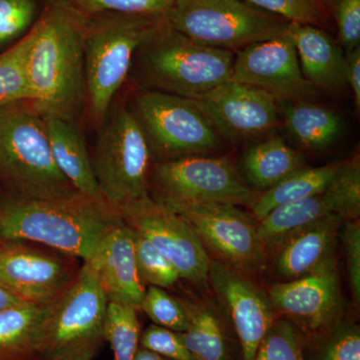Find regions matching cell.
Instances as JSON below:
<instances>
[{"label":"cell","mask_w":360,"mask_h":360,"mask_svg":"<svg viewBox=\"0 0 360 360\" xmlns=\"http://www.w3.org/2000/svg\"><path fill=\"white\" fill-rule=\"evenodd\" d=\"M77 271L63 258L22 241L0 240V284L26 302L45 305L53 302Z\"/></svg>","instance_id":"15"},{"label":"cell","mask_w":360,"mask_h":360,"mask_svg":"<svg viewBox=\"0 0 360 360\" xmlns=\"http://www.w3.org/2000/svg\"><path fill=\"white\" fill-rule=\"evenodd\" d=\"M342 165L343 162H335L323 167L302 168L257 196L251 205L253 214L260 220L278 206L321 193L333 181Z\"/></svg>","instance_id":"26"},{"label":"cell","mask_w":360,"mask_h":360,"mask_svg":"<svg viewBox=\"0 0 360 360\" xmlns=\"http://www.w3.org/2000/svg\"><path fill=\"white\" fill-rule=\"evenodd\" d=\"M120 219L106 203L78 193L20 198L0 208V240L40 243L86 262Z\"/></svg>","instance_id":"2"},{"label":"cell","mask_w":360,"mask_h":360,"mask_svg":"<svg viewBox=\"0 0 360 360\" xmlns=\"http://www.w3.org/2000/svg\"><path fill=\"white\" fill-rule=\"evenodd\" d=\"M188 328L179 333L182 342L195 360H231L224 326L212 309L184 302Z\"/></svg>","instance_id":"27"},{"label":"cell","mask_w":360,"mask_h":360,"mask_svg":"<svg viewBox=\"0 0 360 360\" xmlns=\"http://www.w3.org/2000/svg\"><path fill=\"white\" fill-rule=\"evenodd\" d=\"M120 215L174 265L180 278L208 283L212 260L200 236L179 213L146 195L123 208Z\"/></svg>","instance_id":"12"},{"label":"cell","mask_w":360,"mask_h":360,"mask_svg":"<svg viewBox=\"0 0 360 360\" xmlns=\"http://www.w3.org/2000/svg\"><path fill=\"white\" fill-rule=\"evenodd\" d=\"M34 0H0V45L20 37L35 16Z\"/></svg>","instance_id":"35"},{"label":"cell","mask_w":360,"mask_h":360,"mask_svg":"<svg viewBox=\"0 0 360 360\" xmlns=\"http://www.w3.org/2000/svg\"><path fill=\"white\" fill-rule=\"evenodd\" d=\"M342 221L340 215H328L285 236L278 243V274L291 281L335 269L336 238Z\"/></svg>","instance_id":"19"},{"label":"cell","mask_w":360,"mask_h":360,"mask_svg":"<svg viewBox=\"0 0 360 360\" xmlns=\"http://www.w3.org/2000/svg\"><path fill=\"white\" fill-rule=\"evenodd\" d=\"M321 360H360L359 328H338L322 348Z\"/></svg>","instance_id":"38"},{"label":"cell","mask_w":360,"mask_h":360,"mask_svg":"<svg viewBox=\"0 0 360 360\" xmlns=\"http://www.w3.org/2000/svg\"><path fill=\"white\" fill-rule=\"evenodd\" d=\"M134 360H170L161 356V355L151 352V350L146 349V348L139 347L135 354Z\"/></svg>","instance_id":"42"},{"label":"cell","mask_w":360,"mask_h":360,"mask_svg":"<svg viewBox=\"0 0 360 360\" xmlns=\"http://www.w3.org/2000/svg\"><path fill=\"white\" fill-rule=\"evenodd\" d=\"M167 18L115 14L87 20L86 103L97 124L105 122L113 98L131 70L135 52Z\"/></svg>","instance_id":"4"},{"label":"cell","mask_w":360,"mask_h":360,"mask_svg":"<svg viewBox=\"0 0 360 360\" xmlns=\"http://www.w3.org/2000/svg\"><path fill=\"white\" fill-rule=\"evenodd\" d=\"M96 350L94 349H84L82 352H75V354L68 355L60 360H92Z\"/></svg>","instance_id":"43"},{"label":"cell","mask_w":360,"mask_h":360,"mask_svg":"<svg viewBox=\"0 0 360 360\" xmlns=\"http://www.w3.org/2000/svg\"><path fill=\"white\" fill-rule=\"evenodd\" d=\"M302 155L278 136L253 144L243 158L246 179L253 186L266 191L302 169Z\"/></svg>","instance_id":"24"},{"label":"cell","mask_w":360,"mask_h":360,"mask_svg":"<svg viewBox=\"0 0 360 360\" xmlns=\"http://www.w3.org/2000/svg\"><path fill=\"white\" fill-rule=\"evenodd\" d=\"M51 155L59 172L77 193L90 200L105 203L99 191L82 135L71 120L44 116Z\"/></svg>","instance_id":"22"},{"label":"cell","mask_w":360,"mask_h":360,"mask_svg":"<svg viewBox=\"0 0 360 360\" xmlns=\"http://www.w3.org/2000/svg\"><path fill=\"white\" fill-rule=\"evenodd\" d=\"M110 302L141 310L146 285L137 271L134 229L122 219L104 234L89 262Z\"/></svg>","instance_id":"17"},{"label":"cell","mask_w":360,"mask_h":360,"mask_svg":"<svg viewBox=\"0 0 360 360\" xmlns=\"http://www.w3.org/2000/svg\"><path fill=\"white\" fill-rule=\"evenodd\" d=\"M331 214L348 220L359 217L336 175L321 193L271 210L259 220L257 226L258 238L264 246L278 245L291 232Z\"/></svg>","instance_id":"20"},{"label":"cell","mask_w":360,"mask_h":360,"mask_svg":"<svg viewBox=\"0 0 360 360\" xmlns=\"http://www.w3.org/2000/svg\"><path fill=\"white\" fill-rule=\"evenodd\" d=\"M28 303L21 300L18 295H14L11 290H7L4 285L0 284V311L9 307H15V305Z\"/></svg>","instance_id":"41"},{"label":"cell","mask_w":360,"mask_h":360,"mask_svg":"<svg viewBox=\"0 0 360 360\" xmlns=\"http://www.w3.org/2000/svg\"><path fill=\"white\" fill-rule=\"evenodd\" d=\"M272 307L316 333L333 323L340 307L335 269L276 283L269 290Z\"/></svg>","instance_id":"18"},{"label":"cell","mask_w":360,"mask_h":360,"mask_svg":"<svg viewBox=\"0 0 360 360\" xmlns=\"http://www.w3.org/2000/svg\"><path fill=\"white\" fill-rule=\"evenodd\" d=\"M252 360H305L298 329L288 321H274Z\"/></svg>","instance_id":"31"},{"label":"cell","mask_w":360,"mask_h":360,"mask_svg":"<svg viewBox=\"0 0 360 360\" xmlns=\"http://www.w3.org/2000/svg\"><path fill=\"white\" fill-rule=\"evenodd\" d=\"M141 310L146 312L155 326L184 333L188 328V316L184 302L177 300L163 288L148 286L142 300Z\"/></svg>","instance_id":"33"},{"label":"cell","mask_w":360,"mask_h":360,"mask_svg":"<svg viewBox=\"0 0 360 360\" xmlns=\"http://www.w3.org/2000/svg\"><path fill=\"white\" fill-rule=\"evenodd\" d=\"M153 179L163 201L251 205L257 196L225 156L188 155L158 163Z\"/></svg>","instance_id":"10"},{"label":"cell","mask_w":360,"mask_h":360,"mask_svg":"<svg viewBox=\"0 0 360 360\" xmlns=\"http://www.w3.org/2000/svg\"><path fill=\"white\" fill-rule=\"evenodd\" d=\"M52 360H59V359H52Z\"/></svg>","instance_id":"45"},{"label":"cell","mask_w":360,"mask_h":360,"mask_svg":"<svg viewBox=\"0 0 360 360\" xmlns=\"http://www.w3.org/2000/svg\"><path fill=\"white\" fill-rule=\"evenodd\" d=\"M134 113L161 155H202L219 146V132L193 99L146 90L135 99Z\"/></svg>","instance_id":"9"},{"label":"cell","mask_w":360,"mask_h":360,"mask_svg":"<svg viewBox=\"0 0 360 360\" xmlns=\"http://www.w3.org/2000/svg\"><path fill=\"white\" fill-rule=\"evenodd\" d=\"M86 21L70 0H54L30 30V104L42 116L72 122L86 103Z\"/></svg>","instance_id":"1"},{"label":"cell","mask_w":360,"mask_h":360,"mask_svg":"<svg viewBox=\"0 0 360 360\" xmlns=\"http://www.w3.org/2000/svg\"><path fill=\"white\" fill-rule=\"evenodd\" d=\"M151 148L134 111L120 108L99 134L92 167L101 196L120 214L148 195Z\"/></svg>","instance_id":"7"},{"label":"cell","mask_w":360,"mask_h":360,"mask_svg":"<svg viewBox=\"0 0 360 360\" xmlns=\"http://www.w3.org/2000/svg\"><path fill=\"white\" fill-rule=\"evenodd\" d=\"M167 21L193 41L233 52L283 35L290 26L245 0H174Z\"/></svg>","instance_id":"6"},{"label":"cell","mask_w":360,"mask_h":360,"mask_svg":"<svg viewBox=\"0 0 360 360\" xmlns=\"http://www.w3.org/2000/svg\"><path fill=\"white\" fill-rule=\"evenodd\" d=\"M234 56L184 37L167 18L135 52L132 66L146 89L196 99L232 79Z\"/></svg>","instance_id":"3"},{"label":"cell","mask_w":360,"mask_h":360,"mask_svg":"<svg viewBox=\"0 0 360 360\" xmlns=\"http://www.w3.org/2000/svg\"><path fill=\"white\" fill-rule=\"evenodd\" d=\"M348 276L354 302H360V224L359 220H347L342 233Z\"/></svg>","instance_id":"39"},{"label":"cell","mask_w":360,"mask_h":360,"mask_svg":"<svg viewBox=\"0 0 360 360\" xmlns=\"http://www.w3.org/2000/svg\"><path fill=\"white\" fill-rule=\"evenodd\" d=\"M2 106H0V110H1Z\"/></svg>","instance_id":"44"},{"label":"cell","mask_w":360,"mask_h":360,"mask_svg":"<svg viewBox=\"0 0 360 360\" xmlns=\"http://www.w3.org/2000/svg\"><path fill=\"white\" fill-rule=\"evenodd\" d=\"M134 232L135 259L142 283L155 288H167L180 278L174 265L163 257L148 239Z\"/></svg>","instance_id":"30"},{"label":"cell","mask_w":360,"mask_h":360,"mask_svg":"<svg viewBox=\"0 0 360 360\" xmlns=\"http://www.w3.org/2000/svg\"><path fill=\"white\" fill-rule=\"evenodd\" d=\"M32 34L27 33L14 46L0 54V106L32 103V92L28 77V54Z\"/></svg>","instance_id":"28"},{"label":"cell","mask_w":360,"mask_h":360,"mask_svg":"<svg viewBox=\"0 0 360 360\" xmlns=\"http://www.w3.org/2000/svg\"><path fill=\"white\" fill-rule=\"evenodd\" d=\"M108 295L94 270L84 264L72 283L47 304L39 338V357L63 359L104 340Z\"/></svg>","instance_id":"8"},{"label":"cell","mask_w":360,"mask_h":360,"mask_svg":"<svg viewBox=\"0 0 360 360\" xmlns=\"http://www.w3.org/2000/svg\"><path fill=\"white\" fill-rule=\"evenodd\" d=\"M251 6L278 16L290 23L319 26L323 13L316 0H245Z\"/></svg>","instance_id":"34"},{"label":"cell","mask_w":360,"mask_h":360,"mask_svg":"<svg viewBox=\"0 0 360 360\" xmlns=\"http://www.w3.org/2000/svg\"><path fill=\"white\" fill-rule=\"evenodd\" d=\"M303 77L316 89L335 91L347 82V58L342 47L328 33L312 25L290 23Z\"/></svg>","instance_id":"21"},{"label":"cell","mask_w":360,"mask_h":360,"mask_svg":"<svg viewBox=\"0 0 360 360\" xmlns=\"http://www.w3.org/2000/svg\"><path fill=\"white\" fill-rule=\"evenodd\" d=\"M139 345L170 360H195L182 342L179 333L155 324L142 333Z\"/></svg>","instance_id":"36"},{"label":"cell","mask_w":360,"mask_h":360,"mask_svg":"<svg viewBox=\"0 0 360 360\" xmlns=\"http://www.w3.org/2000/svg\"><path fill=\"white\" fill-rule=\"evenodd\" d=\"M284 123L291 136L310 150L328 148L342 134V120L335 111L303 101H283Z\"/></svg>","instance_id":"25"},{"label":"cell","mask_w":360,"mask_h":360,"mask_svg":"<svg viewBox=\"0 0 360 360\" xmlns=\"http://www.w3.org/2000/svg\"><path fill=\"white\" fill-rule=\"evenodd\" d=\"M335 20L343 51L359 49L360 44V0H338Z\"/></svg>","instance_id":"37"},{"label":"cell","mask_w":360,"mask_h":360,"mask_svg":"<svg viewBox=\"0 0 360 360\" xmlns=\"http://www.w3.org/2000/svg\"><path fill=\"white\" fill-rule=\"evenodd\" d=\"M208 281L231 317L243 360H252L274 319L271 302L238 270L212 260Z\"/></svg>","instance_id":"16"},{"label":"cell","mask_w":360,"mask_h":360,"mask_svg":"<svg viewBox=\"0 0 360 360\" xmlns=\"http://www.w3.org/2000/svg\"><path fill=\"white\" fill-rule=\"evenodd\" d=\"M84 15L115 13L122 15L165 18L172 11L174 0H70Z\"/></svg>","instance_id":"32"},{"label":"cell","mask_w":360,"mask_h":360,"mask_svg":"<svg viewBox=\"0 0 360 360\" xmlns=\"http://www.w3.org/2000/svg\"><path fill=\"white\" fill-rule=\"evenodd\" d=\"M139 310L118 303H108L104 340L110 342L115 360H134L141 341Z\"/></svg>","instance_id":"29"},{"label":"cell","mask_w":360,"mask_h":360,"mask_svg":"<svg viewBox=\"0 0 360 360\" xmlns=\"http://www.w3.org/2000/svg\"><path fill=\"white\" fill-rule=\"evenodd\" d=\"M220 136L231 141L255 139L278 122L276 97L264 90L229 80L193 99Z\"/></svg>","instance_id":"14"},{"label":"cell","mask_w":360,"mask_h":360,"mask_svg":"<svg viewBox=\"0 0 360 360\" xmlns=\"http://www.w3.org/2000/svg\"><path fill=\"white\" fill-rule=\"evenodd\" d=\"M160 201L184 217L203 245L210 246L224 264L240 274H255L264 269V245L258 238L257 226L238 206Z\"/></svg>","instance_id":"11"},{"label":"cell","mask_w":360,"mask_h":360,"mask_svg":"<svg viewBox=\"0 0 360 360\" xmlns=\"http://www.w3.org/2000/svg\"><path fill=\"white\" fill-rule=\"evenodd\" d=\"M231 80L264 90L276 101H302L315 94L303 77L290 30L238 51Z\"/></svg>","instance_id":"13"},{"label":"cell","mask_w":360,"mask_h":360,"mask_svg":"<svg viewBox=\"0 0 360 360\" xmlns=\"http://www.w3.org/2000/svg\"><path fill=\"white\" fill-rule=\"evenodd\" d=\"M347 58V82L354 94L355 108H360V47L345 52Z\"/></svg>","instance_id":"40"},{"label":"cell","mask_w":360,"mask_h":360,"mask_svg":"<svg viewBox=\"0 0 360 360\" xmlns=\"http://www.w3.org/2000/svg\"><path fill=\"white\" fill-rule=\"evenodd\" d=\"M0 176L25 200L77 193L56 167L44 116L32 105L0 110Z\"/></svg>","instance_id":"5"},{"label":"cell","mask_w":360,"mask_h":360,"mask_svg":"<svg viewBox=\"0 0 360 360\" xmlns=\"http://www.w3.org/2000/svg\"><path fill=\"white\" fill-rule=\"evenodd\" d=\"M47 304L23 303L0 311V360L39 357L40 328Z\"/></svg>","instance_id":"23"}]
</instances>
